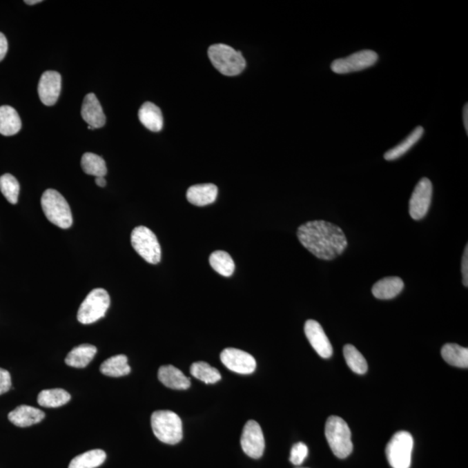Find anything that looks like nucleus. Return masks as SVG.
Masks as SVG:
<instances>
[{
	"instance_id": "7c9ffc66",
	"label": "nucleus",
	"mask_w": 468,
	"mask_h": 468,
	"mask_svg": "<svg viewBox=\"0 0 468 468\" xmlns=\"http://www.w3.org/2000/svg\"><path fill=\"white\" fill-rule=\"evenodd\" d=\"M344 355L346 364L352 371L359 375H364L368 371V364L366 359L355 346L347 344L344 348Z\"/></svg>"
},
{
	"instance_id": "4be33fe9",
	"label": "nucleus",
	"mask_w": 468,
	"mask_h": 468,
	"mask_svg": "<svg viewBox=\"0 0 468 468\" xmlns=\"http://www.w3.org/2000/svg\"><path fill=\"white\" fill-rule=\"evenodd\" d=\"M97 349L94 345L77 346L68 354L66 364L73 368H86L93 360Z\"/></svg>"
},
{
	"instance_id": "a211bd4d",
	"label": "nucleus",
	"mask_w": 468,
	"mask_h": 468,
	"mask_svg": "<svg viewBox=\"0 0 468 468\" xmlns=\"http://www.w3.org/2000/svg\"><path fill=\"white\" fill-rule=\"evenodd\" d=\"M218 196V188L213 184L192 186L186 192V199L191 204L204 206L215 202Z\"/></svg>"
},
{
	"instance_id": "72a5a7b5",
	"label": "nucleus",
	"mask_w": 468,
	"mask_h": 468,
	"mask_svg": "<svg viewBox=\"0 0 468 468\" xmlns=\"http://www.w3.org/2000/svg\"><path fill=\"white\" fill-rule=\"evenodd\" d=\"M11 388V375L6 369L0 368V396L6 394Z\"/></svg>"
},
{
	"instance_id": "1a4fd4ad",
	"label": "nucleus",
	"mask_w": 468,
	"mask_h": 468,
	"mask_svg": "<svg viewBox=\"0 0 468 468\" xmlns=\"http://www.w3.org/2000/svg\"><path fill=\"white\" fill-rule=\"evenodd\" d=\"M378 59V53L374 50H360L349 57L335 59L331 63V69L335 74L357 72L375 66Z\"/></svg>"
},
{
	"instance_id": "58836bf2",
	"label": "nucleus",
	"mask_w": 468,
	"mask_h": 468,
	"mask_svg": "<svg viewBox=\"0 0 468 468\" xmlns=\"http://www.w3.org/2000/svg\"><path fill=\"white\" fill-rule=\"evenodd\" d=\"M41 2H42L41 0H33V1H32V0H26L25 1L26 4L30 6L39 4V3Z\"/></svg>"
},
{
	"instance_id": "c85d7f7f",
	"label": "nucleus",
	"mask_w": 468,
	"mask_h": 468,
	"mask_svg": "<svg viewBox=\"0 0 468 468\" xmlns=\"http://www.w3.org/2000/svg\"><path fill=\"white\" fill-rule=\"evenodd\" d=\"M210 264L213 270L224 277H231L235 270V264L232 257L224 251H216L209 259Z\"/></svg>"
},
{
	"instance_id": "bb28decb",
	"label": "nucleus",
	"mask_w": 468,
	"mask_h": 468,
	"mask_svg": "<svg viewBox=\"0 0 468 468\" xmlns=\"http://www.w3.org/2000/svg\"><path fill=\"white\" fill-rule=\"evenodd\" d=\"M106 453L101 449L88 451L75 457L70 461L69 468H97L106 460Z\"/></svg>"
},
{
	"instance_id": "4468645a",
	"label": "nucleus",
	"mask_w": 468,
	"mask_h": 468,
	"mask_svg": "<svg viewBox=\"0 0 468 468\" xmlns=\"http://www.w3.org/2000/svg\"><path fill=\"white\" fill-rule=\"evenodd\" d=\"M61 82H62V78L57 71H46L42 74L37 91H39L40 100L46 106H52L59 100Z\"/></svg>"
},
{
	"instance_id": "412c9836",
	"label": "nucleus",
	"mask_w": 468,
	"mask_h": 468,
	"mask_svg": "<svg viewBox=\"0 0 468 468\" xmlns=\"http://www.w3.org/2000/svg\"><path fill=\"white\" fill-rule=\"evenodd\" d=\"M22 123L18 112L11 106L0 107V134L11 137L21 130Z\"/></svg>"
},
{
	"instance_id": "f257e3e1",
	"label": "nucleus",
	"mask_w": 468,
	"mask_h": 468,
	"mask_svg": "<svg viewBox=\"0 0 468 468\" xmlns=\"http://www.w3.org/2000/svg\"><path fill=\"white\" fill-rule=\"evenodd\" d=\"M297 235L302 245L320 260H334L348 246L344 231L324 220L304 224L298 227Z\"/></svg>"
},
{
	"instance_id": "6e6552de",
	"label": "nucleus",
	"mask_w": 468,
	"mask_h": 468,
	"mask_svg": "<svg viewBox=\"0 0 468 468\" xmlns=\"http://www.w3.org/2000/svg\"><path fill=\"white\" fill-rule=\"evenodd\" d=\"M413 439L409 432L396 433L389 440L386 447V456L390 466L393 468H409Z\"/></svg>"
},
{
	"instance_id": "ddd939ff",
	"label": "nucleus",
	"mask_w": 468,
	"mask_h": 468,
	"mask_svg": "<svg viewBox=\"0 0 468 468\" xmlns=\"http://www.w3.org/2000/svg\"><path fill=\"white\" fill-rule=\"evenodd\" d=\"M304 333L310 342L312 348L322 358H330L333 354V349L327 338L323 327L318 322L308 320L304 324Z\"/></svg>"
},
{
	"instance_id": "9b49d317",
	"label": "nucleus",
	"mask_w": 468,
	"mask_h": 468,
	"mask_svg": "<svg viewBox=\"0 0 468 468\" xmlns=\"http://www.w3.org/2000/svg\"><path fill=\"white\" fill-rule=\"evenodd\" d=\"M240 444L246 456L253 459H260L262 457L266 443H264L262 429L255 420H249L246 423Z\"/></svg>"
},
{
	"instance_id": "c756f323",
	"label": "nucleus",
	"mask_w": 468,
	"mask_h": 468,
	"mask_svg": "<svg viewBox=\"0 0 468 468\" xmlns=\"http://www.w3.org/2000/svg\"><path fill=\"white\" fill-rule=\"evenodd\" d=\"M190 373L193 378L199 380L206 384H213L222 379V375L218 369L212 367L205 362H197L193 364L190 368Z\"/></svg>"
},
{
	"instance_id": "f704fd0d",
	"label": "nucleus",
	"mask_w": 468,
	"mask_h": 468,
	"mask_svg": "<svg viewBox=\"0 0 468 468\" xmlns=\"http://www.w3.org/2000/svg\"><path fill=\"white\" fill-rule=\"evenodd\" d=\"M461 273H462L463 284L465 286H468V246H466L462 257V262H461Z\"/></svg>"
},
{
	"instance_id": "0eeeda50",
	"label": "nucleus",
	"mask_w": 468,
	"mask_h": 468,
	"mask_svg": "<svg viewBox=\"0 0 468 468\" xmlns=\"http://www.w3.org/2000/svg\"><path fill=\"white\" fill-rule=\"evenodd\" d=\"M131 244L139 255L148 263L156 264L162 259V249L155 234L148 227H135L131 233Z\"/></svg>"
},
{
	"instance_id": "7ed1b4c3",
	"label": "nucleus",
	"mask_w": 468,
	"mask_h": 468,
	"mask_svg": "<svg viewBox=\"0 0 468 468\" xmlns=\"http://www.w3.org/2000/svg\"><path fill=\"white\" fill-rule=\"evenodd\" d=\"M325 437L332 453L340 459H345L353 450L351 432L348 424L340 417H329L325 424Z\"/></svg>"
},
{
	"instance_id": "dca6fc26",
	"label": "nucleus",
	"mask_w": 468,
	"mask_h": 468,
	"mask_svg": "<svg viewBox=\"0 0 468 468\" xmlns=\"http://www.w3.org/2000/svg\"><path fill=\"white\" fill-rule=\"evenodd\" d=\"M45 413L34 407L22 405L9 413L10 422L19 427H26L42 422Z\"/></svg>"
},
{
	"instance_id": "2f4dec72",
	"label": "nucleus",
	"mask_w": 468,
	"mask_h": 468,
	"mask_svg": "<svg viewBox=\"0 0 468 468\" xmlns=\"http://www.w3.org/2000/svg\"><path fill=\"white\" fill-rule=\"evenodd\" d=\"M19 190V183L14 176L6 174L0 177V191L11 204L18 203Z\"/></svg>"
},
{
	"instance_id": "aec40b11",
	"label": "nucleus",
	"mask_w": 468,
	"mask_h": 468,
	"mask_svg": "<svg viewBox=\"0 0 468 468\" xmlns=\"http://www.w3.org/2000/svg\"><path fill=\"white\" fill-rule=\"evenodd\" d=\"M139 119L142 125L153 132H159L164 128V117L160 108L155 104L145 103L139 110Z\"/></svg>"
},
{
	"instance_id": "e433bc0d",
	"label": "nucleus",
	"mask_w": 468,
	"mask_h": 468,
	"mask_svg": "<svg viewBox=\"0 0 468 468\" xmlns=\"http://www.w3.org/2000/svg\"><path fill=\"white\" fill-rule=\"evenodd\" d=\"M463 123L465 130H466L467 133H468V106L467 104L465 105L463 108Z\"/></svg>"
},
{
	"instance_id": "4c0bfd02",
	"label": "nucleus",
	"mask_w": 468,
	"mask_h": 468,
	"mask_svg": "<svg viewBox=\"0 0 468 468\" xmlns=\"http://www.w3.org/2000/svg\"><path fill=\"white\" fill-rule=\"evenodd\" d=\"M96 183L98 186H101V188H104V186H106V179H105L104 177H97Z\"/></svg>"
},
{
	"instance_id": "cd10ccee",
	"label": "nucleus",
	"mask_w": 468,
	"mask_h": 468,
	"mask_svg": "<svg viewBox=\"0 0 468 468\" xmlns=\"http://www.w3.org/2000/svg\"><path fill=\"white\" fill-rule=\"evenodd\" d=\"M81 166L86 174L95 177H104L107 175L106 162L101 156L93 153H86L81 160Z\"/></svg>"
},
{
	"instance_id": "20e7f679",
	"label": "nucleus",
	"mask_w": 468,
	"mask_h": 468,
	"mask_svg": "<svg viewBox=\"0 0 468 468\" xmlns=\"http://www.w3.org/2000/svg\"><path fill=\"white\" fill-rule=\"evenodd\" d=\"M41 206L49 222L62 229L70 228L73 224L72 213L64 196L55 189H47L43 193Z\"/></svg>"
},
{
	"instance_id": "39448f33",
	"label": "nucleus",
	"mask_w": 468,
	"mask_h": 468,
	"mask_svg": "<svg viewBox=\"0 0 468 468\" xmlns=\"http://www.w3.org/2000/svg\"><path fill=\"white\" fill-rule=\"evenodd\" d=\"M208 57L213 66L225 76H237L245 70L246 66L242 52L223 43L210 47Z\"/></svg>"
},
{
	"instance_id": "f03ea898",
	"label": "nucleus",
	"mask_w": 468,
	"mask_h": 468,
	"mask_svg": "<svg viewBox=\"0 0 468 468\" xmlns=\"http://www.w3.org/2000/svg\"><path fill=\"white\" fill-rule=\"evenodd\" d=\"M151 426L156 438L162 442L175 445L182 440V422L177 413L170 410L153 413Z\"/></svg>"
},
{
	"instance_id": "f3484780",
	"label": "nucleus",
	"mask_w": 468,
	"mask_h": 468,
	"mask_svg": "<svg viewBox=\"0 0 468 468\" xmlns=\"http://www.w3.org/2000/svg\"><path fill=\"white\" fill-rule=\"evenodd\" d=\"M158 378L162 384L172 389H188L191 385L190 379L173 365L162 366L159 369Z\"/></svg>"
},
{
	"instance_id": "473e14b6",
	"label": "nucleus",
	"mask_w": 468,
	"mask_h": 468,
	"mask_svg": "<svg viewBox=\"0 0 468 468\" xmlns=\"http://www.w3.org/2000/svg\"><path fill=\"white\" fill-rule=\"evenodd\" d=\"M308 447L303 442L295 444L291 451L290 461L296 466H300L306 459Z\"/></svg>"
},
{
	"instance_id": "393cba45",
	"label": "nucleus",
	"mask_w": 468,
	"mask_h": 468,
	"mask_svg": "<svg viewBox=\"0 0 468 468\" xmlns=\"http://www.w3.org/2000/svg\"><path fill=\"white\" fill-rule=\"evenodd\" d=\"M70 395L62 389H46L39 393L37 402L45 408H59L70 402Z\"/></svg>"
},
{
	"instance_id": "2eb2a0df",
	"label": "nucleus",
	"mask_w": 468,
	"mask_h": 468,
	"mask_svg": "<svg viewBox=\"0 0 468 468\" xmlns=\"http://www.w3.org/2000/svg\"><path fill=\"white\" fill-rule=\"evenodd\" d=\"M81 115L88 125L93 128H100L106 124V117H105L103 108L96 95L93 93L88 94L84 97Z\"/></svg>"
},
{
	"instance_id": "6ab92c4d",
	"label": "nucleus",
	"mask_w": 468,
	"mask_h": 468,
	"mask_svg": "<svg viewBox=\"0 0 468 468\" xmlns=\"http://www.w3.org/2000/svg\"><path fill=\"white\" fill-rule=\"evenodd\" d=\"M404 288L401 277H384L374 284L372 288V293L378 300H392L402 293Z\"/></svg>"
},
{
	"instance_id": "c9c22d12",
	"label": "nucleus",
	"mask_w": 468,
	"mask_h": 468,
	"mask_svg": "<svg viewBox=\"0 0 468 468\" xmlns=\"http://www.w3.org/2000/svg\"><path fill=\"white\" fill-rule=\"evenodd\" d=\"M8 50V42L4 34L0 32V62L5 59Z\"/></svg>"
},
{
	"instance_id": "a878e982",
	"label": "nucleus",
	"mask_w": 468,
	"mask_h": 468,
	"mask_svg": "<svg viewBox=\"0 0 468 468\" xmlns=\"http://www.w3.org/2000/svg\"><path fill=\"white\" fill-rule=\"evenodd\" d=\"M442 355L447 364L456 367L467 369L468 349L456 344H447L442 349Z\"/></svg>"
},
{
	"instance_id": "f8f14e48",
	"label": "nucleus",
	"mask_w": 468,
	"mask_h": 468,
	"mask_svg": "<svg viewBox=\"0 0 468 468\" xmlns=\"http://www.w3.org/2000/svg\"><path fill=\"white\" fill-rule=\"evenodd\" d=\"M220 360L230 371L249 375L255 371L257 362L252 355L238 349L227 348L220 354Z\"/></svg>"
},
{
	"instance_id": "9d476101",
	"label": "nucleus",
	"mask_w": 468,
	"mask_h": 468,
	"mask_svg": "<svg viewBox=\"0 0 468 468\" xmlns=\"http://www.w3.org/2000/svg\"><path fill=\"white\" fill-rule=\"evenodd\" d=\"M433 185L429 179L422 178L417 183L409 201V213L413 220H420L426 216L431 204Z\"/></svg>"
},
{
	"instance_id": "423d86ee",
	"label": "nucleus",
	"mask_w": 468,
	"mask_h": 468,
	"mask_svg": "<svg viewBox=\"0 0 468 468\" xmlns=\"http://www.w3.org/2000/svg\"><path fill=\"white\" fill-rule=\"evenodd\" d=\"M110 295L104 289L97 288L87 295L77 312V320L83 324L96 323L105 316L110 308Z\"/></svg>"
},
{
	"instance_id": "5701e85b",
	"label": "nucleus",
	"mask_w": 468,
	"mask_h": 468,
	"mask_svg": "<svg viewBox=\"0 0 468 468\" xmlns=\"http://www.w3.org/2000/svg\"><path fill=\"white\" fill-rule=\"evenodd\" d=\"M424 134V128L422 126H418L403 140L401 144H399L396 147L389 149L384 154V159L386 161H395L401 158L407 152L410 150L420 139L422 137Z\"/></svg>"
},
{
	"instance_id": "b1692460",
	"label": "nucleus",
	"mask_w": 468,
	"mask_h": 468,
	"mask_svg": "<svg viewBox=\"0 0 468 468\" xmlns=\"http://www.w3.org/2000/svg\"><path fill=\"white\" fill-rule=\"evenodd\" d=\"M100 371L110 378H120L130 374L131 369L126 355H117L105 360L100 366Z\"/></svg>"
}]
</instances>
